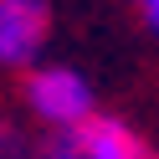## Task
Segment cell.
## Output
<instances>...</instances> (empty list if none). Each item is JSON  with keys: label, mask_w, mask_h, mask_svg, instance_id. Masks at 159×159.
Listing matches in <instances>:
<instances>
[{"label": "cell", "mask_w": 159, "mask_h": 159, "mask_svg": "<svg viewBox=\"0 0 159 159\" xmlns=\"http://www.w3.org/2000/svg\"><path fill=\"white\" fill-rule=\"evenodd\" d=\"M26 103H31V113L41 118V123L77 128L82 118H93V87H87V77L72 72V67H41V72H31V82H26Z\"/></svg>", "instance_id": "1"}, {"label": "cell", "mask_w": 159, "mask_h": 159, "mask_svg": "<svg viewBox=\"0 0 159 159\" xmlns=\"http://www.w3.org/2000/svg\"><path fill=\"white\" fill-rule=\"evenodd\" d=\"M46 0H0V67H31L46 46Z\"/></svg>", "instance_id": "2"}, {"label": "cell", "mask_w": 159, "mask_h": 159, "mask_svg": "<svg viewBox=\"0 0 159 159\" xmlns=\"http://www.w3.org/2000/svg\"><path fill=\"white\" fill-rule=\"evenodd\" d=\"M72 134H77V144H82L87 159H154V149H149L144 139L123 123V118L93 113V118H82Z\"/></svg>", "instance_id": "3"}, {"label": "cell", "mask_w": 159, "mask_h": 159, "mask_svg": "<svg viewBox=\"0 0 159 159\" xmlns=\"http://www.w3.org/2000/svg\"><path fill=\"white\" fill-rule=\"evenodd\" d=\"M31 159H87V154H82V144H77V134H72V128H57V134L46 139V144L36 149Z\"/></svg>", "instance_id": "4"}, {"label": "cell", "mask_w": 159, "mask_h": 159, "mask_svg": "<svg viewBox=\"0 0 159 159\" xmlns=\"http://www.w3.org/2000/svg\"><path fill=\"white\" fill-rule=\"evenodd\" d=\"M0 159H26V149H21V134H16L5 118H0Z\"/></svg>", "instance_id": "5"}, {"label": "cell", "mask_w": 159, "mask_h": 159, "mask_svg": "<svg viewBox=\"0 0 159 159\" xmlns=\"http://www.w3.org/2000/svg\"><path fill=\"white\" fill-rule=\"evenodd\" d=\"M139 5H144V21L154 26V21H159V0H139Z\"/></svg>", "instance_id": "6"}]
</instances>
